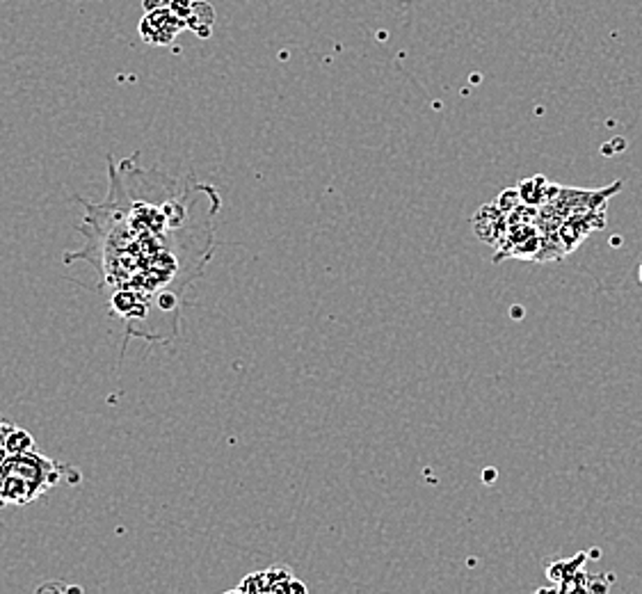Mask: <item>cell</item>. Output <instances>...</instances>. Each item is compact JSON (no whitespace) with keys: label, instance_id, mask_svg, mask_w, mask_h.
<instances>
[{"label":"cell","instance_id":"6da1fadb","mask_svg":"<svg viewBox=\"0 0 642 594\" xmlns=\"http://www.w3.org/2000/svg\"><path fill=\"white\" fill-rule=\"evenodd\" d=\"M108 179L103 204L76 197L85 206V247L64 263L88 261L99 288L110 291V311L126 322V334L140 336L151 307L179 320L183 291L213 254L220 195L208 183L144 172L133 158L117 167L108 156Z\"/></svg>","mask_w":642,"mask_h":594},{"label":"cell","instance_id":"7a4b0ae2","mask_svg":"<svg viewBox=\"0 0 642 594\" xmlns=\"http://www.w3.org/2000/svg\"><path fill=\"white\" fill-rule=\"evenodd\" d=\"M67 464L44 457L34 448L10 453L0 464V508L5 505H28L69 474Z\"/></svg>","mask_w":642,"mask_h":594},{"label":"cell","instance_id":"3957f363","mask_svg":"<svg viewBox=\"0 0 642 594\" xmlns=\"http://www.w3.org/2000/svg\"><path fill=\"white\" fill-rule=\"evenodd\" d=\"M183 30H188L186 21H181L172 12L169 0L160 7H155V10L144 12L140 25H137V32H140L146 46H169Z\"/></svg>","mask_w":642,"mask_h":594},{"label":"cell","instance_id":"277c9868","mask_svg":"<svg viewBox=\"0 0 642 594\" xmlns=\"http://www.w3.org/2000/svg\"><path fill=\"white\" fill-rule=\"evenodd\" d=\"M231 592H307V585L295 579L286 567H270L245 576Z\"/></svg>","mask_w":642,"mask_h":594},{"label":"cell","instance_id":"5b68a950","mask_svg":"<svg viewBox=\"0 0 642 594\" xmlns=\"http://www.w3.org/2000/svg\"><path fill=\"white\" fill-rule=\"evenodd\" d=\"M215 23V10L204 0H193V10L186 19V28L197 32L199 37H211V28Z\"/></svg>","mask_w":642,"mask_h":594},{"label":"cell","instance_id":"8992f818","mask_svg":"<svg viewBox=\"0 0 642 594\" xmlns=\"http://www.w3.org/2000/svg\"><path fill=\"white\" fill-rule=\"evenodd\" d=\"M169 7L181 21H186L190 16V10H193V0H169Z\"/></svg>","mask_w":642,"mask_h":594},{"label":"cell","instance_id":"52a82bcc","mask_svg":"<svg viewBox=\"0 0 642 594\" xmlns=\"http://www.w3.org/2000/svg\"><path fill=\"white\" fill-rule=\"evenodd\" d=\"M46 590H67V592H83L81 588H76V585H64V583H46L41 585L39 592H46Z\"/></svg>","mask_w":642,"mask_h":594},{"label":"cell","instance_id":"ba28073f","mask_svg":"<svg viewBox=\"0 0 642 594\" xmlns=\"http://www.w3.org/2000/svg\"><path fill=\"white\" fill-rule=\"evenodd\" d=\"M167 0H144V12H149V10H155V7H160V5H165Z\"/></svg>","mask_w":642,"mask_h":594}]
</instances>
